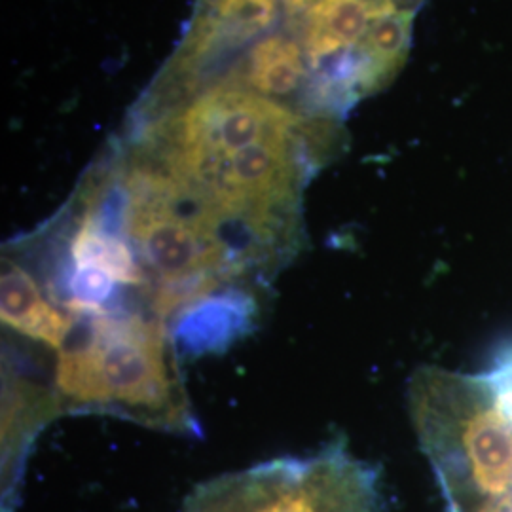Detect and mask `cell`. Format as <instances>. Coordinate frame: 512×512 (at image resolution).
<instances>
[{"label": "cell", "instance_id": "1", "mask_svg": "<svg viewBox=\"0 0 512 512\" xmlns=\"http://www.w3.org/2000/svg\"><path fill=\"white\" fill-rule=\"evenodd\" d=\"M427 0H194L175 52L145 92L253 93L344 128L403 69Z\"/></svg>", "mask_w": 512, "mask_h": 512}, {"label": "cell", "instance_id": "2", "mask_svg": "<svg viewBox=\"0 0 512 512\" xmlns=\"http://www.w3.org/2000/svg\"><path fill=\"white\" fill-rule=\"evenodd\" d=\"M179 355L169 327L147 311L78 319L73 336L57 351L52 384L57 414L112 416L200 437Z\"/></svg>", "mask_w": 512, "mask_h": 512}, {"label": "cell", "instance_id": "3", "mask_svg": "<svg viewBox=\"0 0 512 512\" xmlns=\"http://www.w3.org/2000/svg\"><path fill=\"white\" fill-rule=\"evenodd\" d=\"M408 412L448 512H471L512 488V421L484 374L420 366Z\"/></svg>", "mask_w": 512, "mask_h": 512}, {"label": "cell", "instance_id": "4", "mask_svg": "<svg viewBox=\"0 0 512 512\" xmlns=\"http://www.w3.org/2000/svg\"><path fill=\"white\" fill-rule=\"evenodd\" d=\"M380 473L344 440L275 458L196 486L181 512H382Z\"/></svg>", "mask_w": 512, "mask_h": 512}, {"label": "cell", "instance_id": "5", "mask_svg": "<svg viewBox=\"0 0 512 512\" xmlns=\"http://www.w3.org/2000/svg\"><path fill=\"white\" fill-rule=\"evenodd\" d=\"M59 418L54 389L31 382L4 353L2 366V512H16L31 446L44 425Z\"/></svg>", "mask_w": 512, "mask_h": 512}, {"label": "cell", "instance_id": "6", "mask_svg": "<svg viewBox=\"0 0 512 512\" xmlns=\"http://www.w3.org/2000/svg\"><path fill=\"white\" fill-rule=\"evenodd\" d=\"M0 317L4 327L54 351L65 348L78 325L76 317L46 294L37 277L8 255H2Z\"/></svg>", "mask_w": 512, "mask_h": 512}, {"label": "cell", "instance_id": "7", "mask_svg": "<svg viewBox=\"0 0 512 512\" xmlns=\"http://www.w3.org/2000/svg\"><path fill=\"white\" fill-rule=\"evenodd\" d=\"M471 512H512V501L507 497H497L480 507H476Z\"/></svg>", "mask_w": 512, "mask_h": 512}]
</instances>
